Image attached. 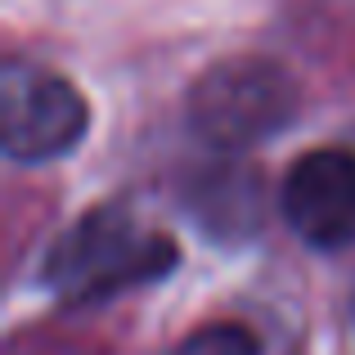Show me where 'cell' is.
<instances>
[{
	"mask_svg": "<svg viewBox=\"0 0 355 355\" xmlns=\"http://www.w3.org/2000/svg\"><path fill=\"white\" fill-rule=\"evenodd\" d=\"M284 216L311 248L355 243V153L311 148L284 180Z\"/></svg>",
	"mask_w": 355,
	"mask_h": 355,
	"instance_id": "277c9868",
	"label": "cell"
},
{
	"mask_svg": "<svg viewBox=\"0 0 355 355\" xmlns=\"http://www.w3.org/2000/svg\"><path fill=\"white\" fill-rule=\"evenodd\" d=\"M180 261L166 234H139L117 207H99L81 216L45 261V284L59 288L72 306H90L117 297L121 288L148 284Z\"/></svg>",
	"mask_w": 355,
	"mask_h": 355,
	"instance_id": "6da1fadb",
	"label": "cell"
},
{
	"mask_svg": "<svg viewBox=\"0 0 355 355\" xmlns=\"http://www.w3.org/2000/svg\"><path fill=\"white\" fill-rule=\"evenodd\" d=\"M297 117V81L270 59L211 63L189 90V126L216 148H252Z\"/></svg>",
	"mask_w": 355,
	"mask_h": 355,
	"instance_id": "7a4b0ae2",
	"label": "cell"
},
{
	"mask_svg": "<svg viewBox=\"0 0 355 355\" xmlns=\"http://www.w3.org/2000/svg\"><path fill=\"white\" fill-rule=\"evenodd\" d=\"M90 108L59 72L9 63L0 81V144L14 162H50L81 144Z\"/></svg>",
	"mask_w": 355,
	"mask_h": 355,
	"instance_id": "3957f363",
	"label": "cell"
},
{
	"mask_svg": "<svg viewBox=\"0 0 355 355\" xmlns=\"http://www.w3.org/2000/svg\"><path fill=\"white\" fill-rule=\"evenodd\" d=\"M171 355H257V338L243 324H207L189 333Z\"/></svg>",
	"mask_w": 355,
	"mask_h": 355,
	"instance_id": "5b68a950",
	"label": "cell"
}]
</instances>
